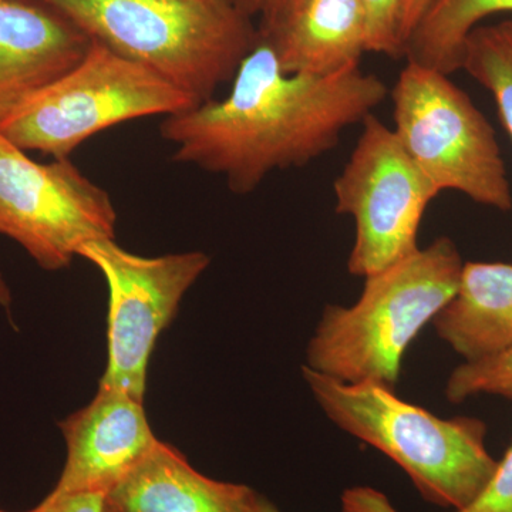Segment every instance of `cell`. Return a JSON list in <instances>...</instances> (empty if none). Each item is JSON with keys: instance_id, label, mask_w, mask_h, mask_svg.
<instances>
[{"instance_id": "1", "label": "cell", "mask_w": 512, "mask_h": 512, "mask_svg": "<svg viewBox=\"0 0 512 512\" xmlns=\"http://www.w3.org/2000/svg\"><path fill=\"white\" fill-rule=\"evenodd\" d=\"M389 87L360 67L332 76L286 73L264 37L242 59L222 99L165 117L171 160L221 175L234 194H251L269 174L308 165L362 124Z\"/></svg>"}, {"instance_id": "10", "label": "cell", "mask_w": 512, "mask_h": 512, "mask_svg": "<svg viewBox=\"0 0 512 512\" xmlns=\"http://www.w3.org/2000/svg\"><path fill=\"white\" fill-rule=\"evenodd\" d=\"M67 457L55 493H109L147 457L158 439L143 403L100 386L89 406L59 424Z\"/></svg>"}, {"instance_id": "17", "label": "cell", "mask_w": 512, "mask_h": 512, "mask_svg": "<svg viewBox=\"0 0 512 512\" xmlns=\"http://www.w3.org/2000/svg\"><path fill=\"white\" fill-rule=\"evenodd\" d=\"M483 394L512 400V345L493 356L464 362L448 377L446 397L450 403H463Z\"/></svg>"}, {"instance_id": "21", "label": "cell", "mask_w": 512, "mask_h": 512, "mask_svg": "<svg viewBox=\"0 0 512 512\" xmlns=\"http://www.w3.org/2000/svg\"><path fill=\"white\" fill-rule=\"evenodd\" d=\"M303 0H265L264 8L261 10V26L258 32L265 35V33L272 32L278 28L288 16H291Z\"/></svg>"}, {"instance_id": "13", "label": "cell", "mask_w": 512, "mask_h": 512, "mask_svg": "<svg viewBox=\"0 0 512 512\" xmlns=\"http://www.w3.org/2000/svg\"><path fill=\"white\" fill-rule=\"evenodd\" d=\"M286 73L332 76L359 67L367 52L365 9L360 0H303L272 32H258Z\"/></svg>"}, {"instance_id": "20", "label": "cell", "mask_w": 512, "mask_h": 512, "mask_svg": "<svg viewBox=\"0 0 512 512\" xmlns=\"http://www.w3.org/2000/svg\"><path fill=\"white\" fill-rule=\"evenodd\" d=\"M104 495L96 493H55L25 512H103Z\"/></svg>"}, {"instance_id": "24", "label": "cell", "mask_w": 512, "mask_h": 512, "mask_svg": "<svg viewBox=\"0 0 512 512\" xmlns=\"http://www.w3.org/2000/svg\"><path fill=\"white\" fill-rule=\"evenodd\" d=\"M12 302V292H10V288L8 282H6L5 276L0 274V305L8 308Z\"/></svg>"}, {"instance_id": "5", "label": "cell", "mask_w": 512, "mask_h": 512, "mask_svg": "<svg viewBox=\"0 0 512 512\" xmlns=\"http://www.w3.org/2000/svg\"><path fill=\"white\" fill-rule=\"evenodd\" d=\"M177 84L99 42L69 72L33 94L0 123V133L56 160L107 128L197 106Z\"/></svg>"}, {"instance_id": "14", "label": "cell", "mask_w": 512, "mask_h": 512, "mask_svg": "<svg viewBox=\"0 0 512 512\" xmlns=\"http://www.w3.org/2000/svg\"><path fill=\"white\" fill-rule=\"evenodd\" d=\"M437 335L464 362L512 345V265L464 262L454 298L433 320Z\"/></svg>"}, {"instance_id": "25", "label": "cell", "mask_w": 512, "mask_h": 512, "mask_svg": "<svg viewBox=\"0 0 512 512\" xmlns=\"http://www.w3.org/2000/svg\"><path fill=\"white\" fill-rule=\"evenodd\" d=\"M258 512H281L278 508L275 507L271 501L266 500L265 497L261 498V503H259Z\"/></svg>"}, {"instance_id": "18", "label": "cell", "mask_w": 512, "mask_h": 512, "mask_svg": "<svg viewBox=\"0 0 512 512\" xmlns=\"http://www.w3.org/2000/svg\"><path fill=\"white\" fill-rule=\"evenodd\" d=\"M365 9L367 52L403 57L402 19L406 0H360Z\"/></svg>"}, {"instance_id": "7", "label": "cell", "mask_w": 512, "mask_h": 512, "mask_svg": "<svg viewBox=\"0 0 512 512\" xmlns=\"http://www.w3.org/2000/svg\"><path fill=\"white\" fill-rule=\"evenodd\" d=\"M335 211L355 221L349 274L366 278L419 251V229L440 194L404 150L393 127L367 116L333 183Z\"/></svg>"}, {"instance_id": "3", "label": "cell", "mask_w": 512, "mask_h": 512, "mask_svg": "<svg viewBox=\"0 0 512 512\" xmlns=\"http://www.w3.org/2000/svg\"><path fill=\"white\" fill-rule=\"evenodd\" d=\"M302 376L326 417L393 460L427 503L463 510L493 477L483 420L441 419L382 384L343 383L306 366Z\"/></svg>"}, {"instance_id": "12", "label": "cell", "mask_w": 512, "mask_h": 512, "mask_svg": "<svg viewBox=\"0 0 512 512\" xmlns=\"http://www.w3.org/2000/svg\"><path fill=\"white\" fill-rule=\"evenodd\" d=\"M262 495L247 485L198 473L170 444L156 447L104 494L103 512H258Z\"/></svg>"}, {"instance_id": "19", "label": "cell", "mask_w": 512, "mask_h": 512, "mask_svg": "<svg viewBox=\"0 0 512 512\" xmlns=\"http://www.w3.org/2000/svg\"><path fill=\"white\" fill-rule=\"evenodd\" d=\"M454 512H512V444L498 461L483 493L468 507Z\"/></svg>"}, {"instance_id": "9", "label": "cell", "mask_w": 512, "mask_h": 512, "mask_svg": "<svg viewBox=\"0 0 512 512\" xmlns=\"http://www.w3.org/2000/svg\"><path fill=\"white\" fill-rule=\"evenodd\" d=\"M79 256L92 262L109 288V360L100 386L113 387L144 402L148 362L178 311L185 292L211 259L204 252L146 258L114 239L89 242Z\"/></svg>"}, {"instance_id": "6", "label": "cell", "mask_w": 512, "mask_h": 512, "mask_svg": "<svg viewBox=\"0 0 512 512\" xmlns=\"http://www.w3.org/2000/svg\"><path fill=\"white\" fill-rule=\"evenodd\" d=\"M390 96L394 133L437 190L511 210V187L494 128L450 76L407 62Z\"/></svg>"}, {"instance_id": "8", "label": "cell", "mask_w": 512, "mask_h": 512, "mask_svg": "<svg viewBox=\"0 0 512 512\" xmlns=\"http://www.w3.org/2000/svg\"><path fill=\"white\" fill-rule=\"evenodd\" d=\"M109 192L69 160L42 164L0 133V235L46 271L67 268L83 245L116 238Z\"/></svg>"}, {"instance_id": "15", "label": "cell", "mask_w": 512, "mask_h": 512, "mask_svg": "<svg viewBox=\"0 0 512 512\" xmlns=\"http://www.w3.org/2000/svg\"><path fill=\"white\" fill-rule=\"evenodd\" d=\"M505 12H512V0H434L404 43L403 57L450 76L461 70L470 33Z\"/></svg>"}, {"instance_id": "26", "label": "cell", "mask_w": 512, "mask_h": 512, "mask_svg": "<svg viewBox=\"0 0 512 512\" xmlns=\"http://www.w3.org/2000/svg\"><path fill=\"white\" fill-rule=\"evenodd\" d=\"M215 2L227 3V5H234V0H215Z\"/></svg>"}, {"instance_id": "23", "label": "cell", "mask_w": 512, "mask_h": 512, "mask_svg": "<svg viewBox=\"0 0 512 512\" xmlns=\"http://www.w3.org/2000/svg\"><path fill=\"white\" fill-rule=\"evenodd\" d=\"M265 0H234V6L239 12L244 13L249 19L254 18L256 15H261V10L264 8Z\"/></svg>"}, {"instance_id": "11", "label": "cell", "mask_w": 512, "mask_h": 512, "mask_svg": "<svg viewBox=\"0 0 512 512\" xmlns=\"http://www.w3.org/2000/svg\"><path fill=\"white\" fill-rule=\"evenodd\" d=\"M92 43L40 0H0V123L76 66Z\"/></svg>"}, {"instance_id": "22", "label": "cell", "mask_w": 512, "mask_h": 512, "mask_svg": "<svg viewBox=\"0 0 512 512\" xmlns=\"http://www.w3.org/2000/svg\"><path fill=\"white\" fill-rule=\"evenodd\" d=\"M433 2L434 0H406V3H404L402 19L403 47L406 40L409 39L410 35H412L414 28L419 25L424 13L427 12V9L430 8L431 3Z\"/></svg>"}, {"instance_id": "4", "label": "cell", "mask_w": 512, "mask_h": 512, "mask_svg": "<svg viewBox=\"0 0 512 512\" xmlns=\"http://www.w3.org/2000/svg\"><path fill=\"white\" fill-rule=\"evenodd\" d=\"M94 42L160 73L198 103L234 79L258 29L215 0H40Z\"/></svg>"}, {"instance_id": "16", "label": "cell", "mask_w": 512, "mask_h": 512, "mask_svg": "<svg viewBox=\"0 0 512 512\" xmlns=\"http://www.w3.org/2000/svg\"><path fill=\"white\" fill-rule=\"evenodd\" d=\"M461 70L493 96L512 140V20L474 29L464 46Z\"/></svg>"}, {"instance_id": "2", "label": "cell", "mask_w": 512, "mask_h": 512, "mask_svg": "<svg viewBox=\"0 0 512 512\" xmlns=\"http://www.w3.org/2000/svg\"><path fill=\"white\" fill-rule=\"evenodd\" d=\"M463 265L456 242L440 237L366 276L353 305L323 309L305 366L339 382L396 390L404 353L454 298Z\"/></svg>"}, {"instance_id": "27", "label": "cell", "mask_w": 512, "mask_h": 512, "mask_svg": "<svg viewBox=\"0 0 512 512\" xmlns=\"http://www.w3.org/2000/svg\"><path fill=\"white\" fill-rule=\"evenodd\" d=\"M0 512H8V511L2 510V508H0Z\"/></svg>"}]
</instances>
